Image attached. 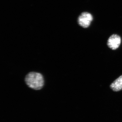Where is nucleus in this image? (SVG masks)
Returning <instances> with one entry per match:
<instances>
[{
    "instance_id": "1",
    "label": "nucleus",
    "mask_w": 122,
    "mask_h": 122,
    "mask_svg": "<svg viewBox=\"0 0 122 122\" xmlns=\"http://www.w3.org/2000/svg\"><path fill=\"white\" fill-rule=\"evenodd\" d=\"M25 81L27 86L34 90H40L44 86V77L41 74L38 72L29 73L25 76Z\"/></svg>"
},
{
    "instance_id": "2",
    "label": "nucleus",
    "mask_w": 122,
    "mask_h": 122,
    "mask_svg": "<svg viewBox=\"0 0 122 122\" xmlns=\"http://www.w3.org/2000/svg\"><path fill=\"white\" fill-rule=\"evenodd\" d=\"M93 20V17L91 14L87 12H83L79 16L78 22L82 28H86L90 26Z\"/></svg>"
},
{
    "instance_id": "4",
    "label": "nucleus",
    "mask_w": 122,
    "mask_h": 122,
    "mask_svg": "<svg viewBox=\"0 0 122 122\" xmlns=\"http://www.w3.org/2000/svg\"><path fill=\"white\" fill-rule=\"evenodd\" d=\"M111 88L115 92L122 90V75L116 79L110 85Z\"/></svg>"
},
{
    "instance_id": "3",
    "label": "nucleus",
    "mask_w": 122,
    "mask_h": 122,
    "mask_svg": "<svg viewBox=\"0 0 122 122\" xmlns=\"http://www.w3.org/2000/svg\"><path fill=\"white\" fill-rule=\"evenodd\" d=\"M121 38L117 34H113L109 38L107 41V45L113 50L117 49L119 47L121 43Z\"/></svg>"
}]
</instances>
